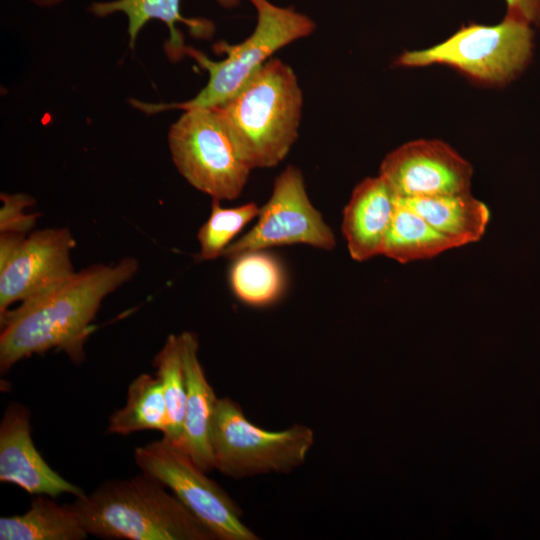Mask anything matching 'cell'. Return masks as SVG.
Segmentation results:
<instances>
[{
	"instance_id": "cell-15",
	"label": "cell",
	"mask_w": 540,
	"mask_h": 540,
	"mask_svg": "<svg viewBox=\"0 0 540 540\" xmlns=\"http://www.w3.org/2000/svg\"><path fill=\"white\" fill-rule=\"evenodd\" d=\"M225 8H233L239 0H216ZM90 11L98 17L121 12L128 19V34L130 46L133 47L138 33L150 20H160L169 29L170 38L165 45L166 54L171 60H178L183 55L185 46L182 33L176 23H184L191 34L197 38L209 39L214 32L211 21L202 18H186L180 12V0H115L110 2H95Z\"/></svg>"
},
{
	"instance_id": "cell-13",
	"label": "cell",
	"mask_w": 540,
	"mask_h": 540,
	"mask_svg": "<svg viewBox=\"0 0 540 540\" xmlns=\"http://www.w3.org/2000/svg\"><path fill=\"white\" fill-rule=\"evenodd\" d=\"M397 196L380 176L362 180L344 208L342 233L352 259L363 262L382 254Z\"/></svg>"
},
{
	"instance_id": "cell-24",
	"label": "cell",
	"mask_w": 540,
	"mask_h": 540,
	"mask_svg": "<svg viewBox=\"0 0 540 540\" xmlns=\"http://www.w3.org/2000/svg\"><path fill=\"white\" fill-rule=\"evenodd\" d=\"M507 17L540 27V0H504Z\"/></svg>"
},
{
	"instance_id": "cell-6",
	"label": "cell",
	"mask_w": 540,
	"mask_h": 540,
	"mask_svg": "<svg viewBox=\"0 0 540 540\" xmlns=\"http://www.w3.org/2000/svg\"><path fill=\"white\" fill-rule=\"evenodd\" d=\"M532 49L531 26L505 16L496 25L463 26L430 48L404 52L396 63L404 67L442 64L485 83L505 84L526 68Z\"/></svg>"
},
{
	"instance_id": "cell-21",
	"label": "cell",
	"mask_w": 540,
	"mask_h": 540,
	"mask_svg": "<svg viewBox=\"0 0 540 540\" xmlns=\"http://www.w3.org/2000/svg\"><path fill=\"white\" fill-rule=\"evenodd\" d=\"M158 377L167 407L168 426L163 437L179 444L184 421L186 401V376L179 335L167 337L163 347L154 359Z\"/></svg>"
},
{
	"instance_id": "cell-18",
	"label": "cell",
	"mask_w": 540,
	"mask_h": 540,
	"mask_svg": "<svg viewBox=\"0 0 540 540\" xmlns=\"http://www.w3.org/2000/svg\"><path fill=\"white\" fill-rule=\"evenodd\" d=\"M229 284L242 303L265 307L277 302L285 292L287 276L282 262L267 250L242 253L232 259Z\"/></svg>"
},
{
	"instance_id": "cell-14",
	"label": "cell",
	"mask_w": 540,
	"mask_h": 540,
	"mask_svg": "<svg viewBox=\"0 0 540 540\" xmlns=\"http://www.w3.org/2000/svg\"><path fill=\"white\" fill-rule=\"evenodd\" d=\"M186 376V401L182 437L177 444L205 472L214 469L210 446L211 424L217 402L198 357L199 342L195 333L180 335Z\"/></svg>"
},
{
	"instance_id": "cell-12",
	"label": "cell",
	"mask_w": 540,
	"mask_h": 540,
	"mask_svg": "<svg viewBox=\"0 0 540 540\" xmlns=\"http://www.w3.org/2000/svg\"><path fill=\"white\" fill-rule=\"evenodd\" d=\"M0 481L17 485L31 495L57 497L85 492L53 470L36 449L31 437L29 409L10 403L0 422Z\"/></svg>"
},
{
	"instance_id": "cell-10",
	"label": "cell",
	"mask_w": 540,
	"mask_h": 540,
	"mask_svg": "<svg viewBox=\"0 0 540 540\" xmlns=\"http://www.w3.org/2000/svg\"><path fill=\"white\" fill-rule=\"evenodd\" d=\"M66 228L42 229L0 236V314L48 292L71 277L70 254L75 246Z\"/></svg>"
},
{
	"instance_id": "cell-19",
	"label": "cell",
	"mask_w": 540,
	"mask_h": 540,
	"mask_svg": "<svg viewBox=\"0 0 540 540\" xmlns=\"http://www.w3.org/2000/svg\"><path fill=\"white\" fill-rule=\"evenodd\" d=\"M458 244L431 226L424 218L396 199L382 254L399 263L428 259Z\"/></svg>"
},
{
	"instance_id": "cell-5",
	"label": "cell",
	"mask_w": 540,
	"mask_h": 540,
	"mask_svg": "<svg viewBox=\"0 0 540 540\" xmlns=\"http://www.w3.org/2000/svg\"><path fill=\"white\" fill-rule=\"evenodd\" d=\"M313 444L314 432L306 425L266 430L249 421L231 398L217 399L210 446L214 469L225 476L241 479L288 473L305 462Z\"/></svg>"
},
{
	"instance_id": "cell-20",
	"label": "cell",
	"mask_w": 540,
	"mask_h": 540,
	"mask_svg": "<svg viewBox=\"0 0 540 540\" xmlns=\"http://www.w3.org/2000/svg\"><path fill=\"white\" fill-rule=\"evenodd\" d=\"M168 426L167 407L158 377L143 373L129 385L126 403L109 418L107 432L129 435L145 430L164 434Z\"/></svg>"
},
{
	"instance_id": "cell-8",
	"label": "cell",
	"mask_w": 540,
	"mask_h": 540,
	"mask_svg": "<svg viewBox=\"0 0 540 540\" xmlns=\"http://www.w3.org/2000/svg\"><path fill=\"white\" fill-rule=\"evenodd\" d=\"M142 473L168 488L213 534L215 540H258L242 521V510L190 456L166 438L134 451Z\"/></svg>"
},
{
	"instance_id": "cell-1",
	"label": "cell",
	"mask_w": 540,
	"mask_h": 540,
	"mask_svg": "<svg viewBox=\"0 0 540 540\" xmlns=\"http://www.w3.org/2000/svg\"><path fill=\"white\" fill-rule=\"evenodd\" d=\"M139 263L126 257L113 265L94 264L48 292L0 314V369L51 349L79 364L92 333L91 323L103 299L129 281Z\"/></svg>"
},
{
	"instance_id": "cell-22",
	"label": "cell",
	"mask_w": 540,
	"mask_h": 540,
	"mask_svg": "<svg viewBox=\"0 0 540 540\" xmlns=\"http://www.w3.org/2000/svg\"><path fill=\"white\" fill-rule=\"evenodd\" d=\"M259 210L255 202L224 208L220 200L212 199L210 215L197 233L200 257L203 260H214L223 256L234 238L249 222L257 218Z\"/></svg>"
},
{
	"instance_id": "cell-23",
	"label": "cell",
	"mask_w": 540,
	"mask_h": 540,
	"mask_svg": "<svg viewBox=\"0 0 540 540\" xmlns=\"http://www.w3.org/2000/svg\"><path fill=\"white\" fill-rule=\"evenodd\" d=\"M0 232L25 234L30 231L38 214L26 213V207L35 201L26 194H1Z\"/></svg>"
},
{
	"instance_id": "cell-25",
	"label": "cell",
	"mask_w": 540,
	"mask_h": 540,
	"mask_svg": "<svg viewBox=\"0 0 540 540\" xmlns=\"http://www.w3.org/2000/svg\"><path fill=\"white\" fill-rule=\"evenodd\" d=\"M62 0H37V2L44 6H51L60 3Z\"/></svg>"
},
{
	"instance_id": "cell-9",
	"label": "cell",
	"mask_w": 540,
	"mask_h": 540,
	"mask_svg": "<svg viewBox=\"0 0 540 540\" xmlns=\"http://www.w3.org/2000/svg\"><path fill=\"white\" fill-rule=\"evenodd\" d=\"M293 244L332 250L336 239L321 213L311 203L302 172L289 165L275 179L272 194L260 208L255 225L232 242L223 256L232 260L248 251Z\"/></svg>"
},
{
	"instance_id": "cell-11",
	"label": "cell",
	"mask_w": 540,
	"mask_h": 540,
	"mask_svg": "<svg viewBox=\"0 0 540 540\" xmlns=\"http://www.w3.org/2000/svg\"><path fill=\"white\" fill-rule=\"evenodd\" d=\"M472 174L470 163L439 140L401 145L383 159L379 173L399 198L468 193Z\"/></svg>"
},
{
	"instance_id": "cell-17",
	"label": "cell",
	"mask_w": 540,
	"mask_h": 540,
	"mask_svg": "<svg viewBox=\"0 0 540 540\" xmlns=\"http://www.w3.org/2000/svg\"><path fill=\"white\" fill-rule=\"evenodd\" d=\"M53 497L36 495L20 515L0 518V540H83V528L71 504L60 505Z\"/></svg>"
},
{
	"instance_id": "cell-4",
	"label": "cell",
	"mask_w": 540,
	"mask_h": 540,
	"mask_svg": "<svg viewBox=\"0 0 540 540\" xmlns=\"http://www.w3.org/2000/svg\"><path fill=\"white\" fill-rule=\"evenodd\" d=\"M257 11V24L253 33L243 42L231 45L217 42L213 49L225 53L221 61L191 46H184L183 55L190 56L209 74L206 86L191 100L181 103L153 104L137 100L131 103L146 113L168 109L204 107L212 108L234 97L280 48L304 37L315 30V23L306 15L274 5L269 0H249Z\"/></svg>"
},
{
	"instance_id": "cell-7",
	"label": "cell",
	"mask_w": 540,
	"mask_h": 540,
	"mask_svg": "<svg viewBox=\"0 0 540 540\" xmlns=\"http://www.w3.org/2000/svg\"><path fill=\"white\" fill-rule=\"evenodd\" d=\"M184 111L168 133L172 160L179 173L212 199L238 198L252 169L239 157L213 108Z\"/></svg>"
},
{
	"instance_id": "cell-16",
	"label": "cell",
	"mask_w": 540,
	"mask_h": 540,
	"mask_svg": "<svg viewBox=\"0 0 540 540\" xmlns=\"http://www.w3.org/2000/svg\"><path fill=\"white\" fill-rule=\"evenodd\" d=\"M459 247L479 241L490 219L488 207L471 192L420 198H399Z\"/></svg>"
},
{
	"instance_id": "cell-3",
	"label": "cell",
	"mask_w": 540,
	"mask_h": 540,
	"mask_svg": "<svg viewBox=\"0 0 540 540\" xmlns=\"http://www.w3.org/2000/svg\"><path fill=\"white\" fill-rule=\"evenodd\" d=\"M303 97L293 69L269 59L230 100L212 107L239 157L250 168H271L298 136Z\"/></svg>"
},
{
	"instance_id": "cell-2",
	"label": "cell",
	"mask_w": 540,
	"mask_h": 540,
	"mask_svg": "<svg viewBox=\"0 0 540 540\" xmlns=\"http://www.w3.org/2000/svg\"><path fill=\"white\" fill-rule=\"evenodd\" d=\"M88 535L114 540H215L166 487L142 473L109 480L71 504Z\"/></svg>"
}]
</instances>
